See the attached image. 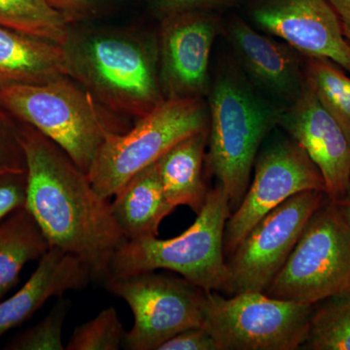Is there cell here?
<instances>
[{"mask_svg":"<svg viewBox=\"0 0 350 350\" xmlns=\"http://www.w3.org/2000/svg\"><path fill=\"white\" fill-rule=\"evenodd\" d=\"M16 124L27 165L25 208L50 247L75 255L93 280L105 282L113 256L128 241L111 202L96 192L86 172L59 145L27 124Z\"/></svg>","mask_w":350,"mask_h":350,"instance_id":"obj_1","label":"cell"},{"mask_svg":"<svg viewBox=\"0 0 350 350\" xmlns=\"http://www.w3.org/2000/svg\"><path fill=\"white\" fill-rule=\"evenodd\" d=\"M62 47L69 77L110 112L137 120L165 100L157 40L137 31L71 24Z\"/></svg>","mask_w":350,"mask_h":350,"instance_id":"obj_2","label":"cell"},{"mask_svg":"<svg viewBox=\"0 0 350 350\" xmlns=\"http://www.w3.org/2000/svg\"><path fill=\"white\" fill-rule=\"evenodd\" d=\"M0 108L50 138L87 174L105 140L131 128L69 76L1 88Z\"/></svg>","mask_w":350,"mask_h":350,"instance_id":"obj_3","label":"cell"},{"mask_svg":"<svg viewBox=\"0 0 350 350\" xmlns=\"http://www.w3.org/2000/svg\"><path fill=\"white\" fill-rule=\"evenodd\" d=\"M282 110L265 100L239 73H219L209 96L206 170L238 208L252 178L258 153Z\"/></svg>","mask_w":350,"mask_h":350,"instance_id":"obj_4","label":"cell"},{"mask_svg":"<svg viewBox=\"0 0 350 350\" xmlns=\"http://www.w3.org/2000/svg\"><path fill=\"white\" fill-rule=\"evenodd\" d=\"M197 215L195 222L175 238L126 241L113 256L107 278L169 269L204 291L227 294L224 234L231 208L221 186L209 189Z\"/></svg>","mask_w":350,"mask_h":350,"instance_id":"obj_5","label":"cell"},{"mask_svg":"<svg viewBox=\"0 0 350 350\" xmlns=\"http://www.w3.org/2000/svg\"><path fill=\"white\" fill-rule=\"evenodd\" d=\"M202 98L165 100L129 130L105 140L88 177L105 199L114 195L140 170L157 162L174 145L208 126Z\"/></svg>","mask_w":350,"mask_h":350,"instance_id":"obj_6","label":"cell"},{"mask_svg":"<svg viewBox=\"0 0 350 350\" xmlns=\"http://www.w3.org/2000/svg\"><path fill=\"white\" fill-rule=\"evenodd\" d=\"M350 289V225L327 199L313 213L280 273L264 293L314 305Z\"/></svg>","mask_w":350,"mask_h":350,"instance_id":"obj_7","label":"cell"},{"mask_svg":"<svg viewBox=\"0 0 350 350\" xmlns=\"http://www.w3.org/2000/svg\"><path fill=\"white\" fill-rule=\"evenodd\" d=\"M313 305L243 292L225 298L206 291L202 327L218 350H299L305 342Z\"/></svg>","mask_w":350,"mask_h":350,"instance_id":"obj_8","label":"cell"},{"mask_svg":"<svg viewBox=\"0 0 350 350\" xmlns=\"http://www.w3.org/2000/svg\"><path fill=\"white\" fill-rule=\"evenodd\" d=\"M103 283L133 312L135 321L126 332L123 349L158 350L181 331L202 326L206 291L185 278L145 271Z\"/></svg>","mask_w":350,"mask_h":350,"instance_id":"obj_9","label":"cell"},{"mask_svg":"<svg viewBox=\"0 0 350 350\" xmlns=\"http://www.w3.org/2000/svg\"><path fill=\"white\" fill-rule=\"evenodd\" d=\"M328 199L323 191H306L262 217L227 260V295L264 292L284 266L313 213Z\"/></svg>","mask_w":350,"mask_h":350,"instance_id":"obj_10","label":"cell"},{"mask_svg":"<svg viewBox=\"0 0 350 350\" xmlns=\"http://www.w3.org/2000/svg\"><path fill=\"white\" fill-rule=\"evenodd\" d=\"M252 175L241 204L232 211L226 225V258L262 217L289 198L306 191L326 193L317 165L289 135L275 137L266 145L262 144Z\"/></svg>","mask_w":350,"mask_h":350,"instance_id":"obj_11","label":"cell"},{"mask_svg":"<svg viewBox=\"0 0 350 350\" xmlns=\"http://www.w3.org/2000/svg\"><path fill=\"white\" fill-rule=\"evenodd\" d=\"M218 21L209 11L163 17L157 38L165 100L202 98L208 87L211 49Z\"/></svg>","mask_w":350,"mask_h":350,"instance_id":"obj_12","label":"cell"},{"mask_svg":"<svg viewBox=\"0 0 350 350\" xmlns=\"http://www.w3.org/2000/svg\"><path fill=\"white\" fill-rule=\"evenodd\" d=\"M252 19L294 50L329 59L350 75V44L329 0H262Z\"/></svg>","mask_w":350,"mask_h":350,"instance_id":"obj_13","label":"cell"},{"mask_svg":"<svg viewBox=\"0 0 350 350\" xmlns=\"http://www.w3.org/2000/svg\"><path fill=\"white\" fill-rule=\"evenodd\" d=\"M278 125L317 165L326 195L337 200L350 185V142L342 126L305 83L297 100L280 114Z\"/></svg>","mask_w":350,"mask_h":350,"instance_id":"obj_14","label":"cell"},{"mask_svg":"<svg viewBox=\"0 0 350 350\" xmlns=\"http://www.w3.org/2000/svg\"><path fill=\"white\" fill-rule=\"evenodd\" d=\"M228 36L241 66L258 86L290 105L297 100L305 75L287 46L262 36L239 18L230 21Z\"/></svg>","mask_w":350,"mask_h":350,"instance_id":"obj_15","label":"cell"},{"mask_svg":"<svg viewBox=\"0 0 350 350\" xmlns=\"http://www.w3.org/2000/svg\"><path fill=\"white\" fill-rule=\"evenodd\" d=\"M91 280V271L82 260L59 248L50 247L19 291L0 301V338L27 321L51 298L81 290Z\"/></svg>","mask_w":350,"mask_h":350,"instance_id":"obj_16","label":"cell"},{"mask_svg":"<svg viewBox=\"0 0 350 350\" xmlns=\"http://www.w3.org/2000/svg\"><path fill=\"white\" fill-rule=\"evenodd\" d=\"M68 76L59 44L0 25V89Z\"/></svg>","mask_w":350,"mask_h":350,"instance_id":"obj_17","label":"cell"},{"mask_svg":"<svg viewBox=\"0 0 350 350\" xmlns=\"http://www.w3.org/2000/svg\"><path fill=\"white\" fill-rule=\"evenodd\" d=\"M114 197L113 214L128 241L158 237L161 223L175 209L165 198L156 162L131 177Z\"/></svg>","mask_w":350,"mask_h":350,"instance_id":"obj_18","label":"cell"},{"mask_svg":"<svg viewBox=\"0 0 350 350\" xmlns=\"http://www.w3.org/2000/svg\"><path fill=\"white\" fill-rule=\"evenodd\" d=\"M208 126L183 138L157 160L163 192L174 208L186 206L198 214L206 202L209 190L204 178Z\"/></svg>","mask_w":350,"mask_h":350,"instance_id":"obj_19","label":"cell"},{"mask_svg":"<svg viewBox=\"0 0 350 350\" xmlns=\"http://www.w3.org/2000/svg\"><path fill=\"white\" fill-rule=\"evenodd\" d=\"M49 248L47 239L25 207L0 222V301L19 282L25 265L39 261Z\"/></svg>","mask_w":350,"mask_h":350,"instance_id":"obj_20","label":"cell"},{"mask_svg":"<svg viewBox=\"0 0 350 350\" xmlns=\"http://www.w3.org/2000/svg\"><path fill=\"white\" fill-rule=\"evenodd\" d=\"M0 25L62 45L71 23L49 0H0Z\"/></svg>","mask_w":350,"mask_h":350,"instance_id":"obj_21","label":"cell"},{"mask_svg":"<svg viewBox=\"0 0 350 350\" xmlns=\"http://www.w3.org/2000/svg\"><path fill=\"white\" fill-rule=\"evenodd\" d=\"M301 349L350 350V289L313 305Z\"/></svg>","mask_w":350,"mask_h":350,"instance_id":"obj_22","label":"cell"},{"mask_svg":"<svg viewBox=\"0 0 350 350\" xmlns=\"http://www.w3.org/2000/svg\"><path fill=\"white\" fill-rule=\"evenodd\" d=\"M305 80L342 126L350 142V75L327 59L308 57Z\"/></svg>","mask_w":350,"mask_h":350,"instance_id":"obj_23","label":"cell"},{"mask_svg":"<svg viewBox=\"0 0 350 350\" xmlns=\"http://www.w3.org/2000/svg\"><path fill=\"white\" fill-rule=\"evenodd\" d=\"M125 329L114 306L101 310L94 319L76 327L66 350H119L123 349Z\"/></svg>","mask_w":350,"mask_h":350,"instance_id":"obj_24","label":"cell"},{"mask_svg":"<svg viewBox=\"0 0 350 350\" xmlns=\"http://www.w3.org/2000/svg\"><path fill=\"white\" fill-rule=\"evenodd\" d=\"M69 301L63 297L39 323L14 338L6 349L64 350L63 327L69 310Z\"/></svg>","mask_w":350,"mask_h":350,"instance_id":"obj_25","label":"cell"},{"mask_svg":"<svg viewBox=\"0 0 350 350\" xmlns=\"http://www.w3.org/2000/svg\"><path fill=\"white\" fill-rule=\"evenodd\" d=\"M27 172L17 124L0 108V172Z\"/></svg>","mask_w":350,"mask_h":350,"instance_id":"obj_26","label":"cell"},{"mask_svg":"<svg viewBox=\"0 0 350 350\" xmlns=\"http://www.w3.org/2000/svg\"><path fill=\"white\" fill-rule=\"evenodd\" d=\"M27 172H0V222L27 202Z\"/></svg>","mask_w":350,"mask_h":350,"instance_id":"obj_27","label":"cell"},{"mask_svg":"<svg viewBox=\"0 0 350 350\" xmlns=\"http://www.w3.org/2000/svg\"><path fill=\"white\" fill-rule=\"evenodd\" d=\"M158 350H218L217 345L204 327L186 329L163 342Z\"/></svg>","mask_w":350,"mask_h":350,"instance_id":"obj_28","label":"cell"},{"mask_svg":"<svg viewBox=\"0 0 350 350\" xmlns=\"http://www.w3.org/2000/svg\"><path fill=\"white\" fill-rule=\"evenodd\" d=\"M227 1L228 0H152L159 12L162 14L163 18L175 14L209 11Z\"/></svg>","mask_w":350,"mask_h":350,"instance_id":"obj_29","label":"cell"},{"mask_svg":"<svg viewBox=\"0 0 350 350\" xmlns=\"http://www.w3.org/2000/svg\"><path fill=\"white\" fill-rule=\"evenodd\" d=\"M66 16L71 24H76L93 14L103 0H49Z\"/></svg>","mask_w":350,"mask_h":350,"instance_id":"obj_30","label":"cell"},{"mask_svg":"<svg viewBox=\"0 0 350 350\" xmlns=\"http://www.w3.org/2000/svg\"><path fill=\"white\" fill-rule=\"evenodd\" d=\"M329 2L340 19L345 38L350 44V0H329Z\"/></svg>","mask_w":350,"mask_h":350,"instance_id":"obj_31","label":"cell"},{"mask_svg":"<svg viewBox=\"0 0 350 350\" xmlns=\"http://www.w3.org/2000/svg\"><path fill=\"white\" fill-rule=\"evenodd\" d=\"M334 202H335L336 206H337L342 217L350 225V185L344 195L340 196L337 200H334Z\"/></svg>","mask_w":350,"mask_h":350,"instance_id":"obj_32","label":"cell"}]
</instances>
